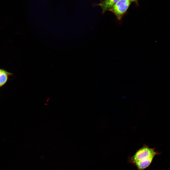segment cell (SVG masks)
Wrapping results in <instances>:
<instances>
[{
  "mask_svg": "<svg viewBox=\"0 0 170 170\" xmlns=\"http://www.w3.org/2000/svg\"><path fill=\"white\" fill-rule=\"evenodd\" d=\"M119 0H104L100 3L96 5L101 7L102 13L109 10Z\"/></svg>",
  "mask_w": 170,
  "mask_h": 170,
  "instance_id": "obj_3",
  "label": "cell"
},
{
  "mask_svg": "<svg viewBox=\"0 0 170 170\" xmlns=\"http://www.w3.org/2000/svg\"><path fill=\"white\" fill-rule=\"evenodd\" d=\"M130 1L137 2L138 0H129Z\"/></svg>",
  "mask_w": 170,
  "mask_h": 170,
  "instance_id": "obj_6",
  "label": "cell"
},
{
  "mask_svg": "<svg viewBox=\"0 0 170 170\" xmlns=\"http://www.w3.org/2000/svg\"><path fill=\"white\" fill-rule=\"evenodd\" d=\"M153 158L138 161L133 163L137 167L138 170H144L148 167L151 163Z\"/></svg>",
  "mask_w": 170,
  "mask_h": 170,
  "instance_id": "obj_5",
  "label": "cell"
},
{
  "mask_svg": "<svg viewBox=\"0 0 170 170\" xmlns=\"http://www.w3.org/2000/svg\"><path fill=\"white\" fill-rule=\"evenodd\" d=\"M159 153L155 151L154 148L149 147L145 145L138 150L133 156L131 157L130 162L134 163L135 162L145 160L149 158H153Z\"/></svg>",
  "mask_w": 170,
  "mask_h": 170,
  "instance_id": "obj_1",
  "label": "cell"
},
{
  "mask_svg": "<svg viewBox=\"0 0 170 170\" xmlns=\"http://www.w3.org/2000/svg\"><path fill=\"white\" fill-rule=\"evenodd\" d=\"M130 4L129 0H119L109 10L115 15L119 20L122 17L128 9Z\"/></svg>",
  "mask_w": 170,
  "mask_h": 170,
  "instance_id": "obj_2",
  "label": "cell"
},
{
  "mask_svg": "<svg viewBox=\"0 0 170 170\" xmlns=\"http://www.w3.org/2000/svg\"><path fill=\"white\" fill-rule=\"evenodd\" d=\"M13 75V73L2 69H0V87L4 85L7 82L9 76Z\"/></svg>",
  "mask_w": 170,
  "mask_h": 170,
  "instance_id": "obj_4",
  "label": "cell"
}]
</instances>
